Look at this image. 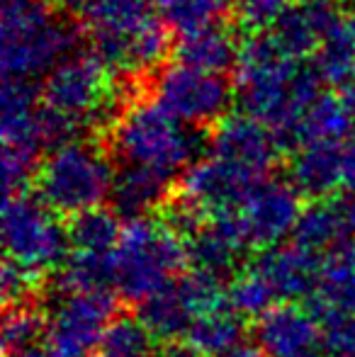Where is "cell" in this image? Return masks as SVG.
<instances>
[{"mask_svg": "<svg viewBox=\"0 0 355 357\" xmlns=\"http://www.w3.org/2000/svg\"><path fill=\"white\" fill-rule=\"evenodd\" d=\"M322 83L314 63L285 56L266 32L239 44L234 90L241 112L268 127L280 146L289 149L302 114L324 95Z\"/></svg>", "mask_w": 355, "mask_h": 357, "instance_id": "1", "label": "cell"}, {"mask_svg": "<svg viewBox=\"0 0 355 357\" xmlns=\"http://www.w3.org/2000/svg\"><path fill=\"white\" fill-rule=\"evenodd\" d=\"M90 54L114 73H146L171 49L156 0H90L81 15Z\"/></svg>", "mask_w": 355, "mask_h": 357, "instance_id": "2", "label": "cell"}, {"mask_svg": "<svg viewBox=\"0 0 355 357\" xmlns=\"http://www.w3.org/2000/svg\"><path fill=\"white\" fill-rule=\"evenodd\" d=\"M204 144L197 129L185 127L153 100L134 102L114 119L112 153L124 165L151 170L166 180L183 173L195 163Z\"/></svg>", "mask_w": 355, "mask_h": 357, "instance_id": "3", "label": "cell"}, {"mask_svg": "<svg viewBox=\"0 0 355 357\" xmlns=\"http://www.w3.org/2000/svg\"><path fill=\"white\" fill-rule=\"evenodd\" d=\"M0 39L5 80H34L71 56L78 29L47 0H3Z\"/></svg>", "mask_w": 355, "mask_h": 357, "instance_id": "4", "label": "cell"}, {"mask_svg": "<svg viewBox=\"0 0 355 357\" xmlns=\"http://www.w3.org/2000/svg\"><path fill=\"white\" fill-rule=\"evenodd\" d=\"M185 263V238L166 219H127L117 248L112 250L114 289L127 301L144 304L180 280Z\"/></svg>", "mask_w": 355, "mask_h": 357, "instance_id": "5", "label": "cell"}, {"mask_svg": "<svg viewBox=\"0 0 355 357\" xmlns=\"http://www.w3.org/2000/svg\"><path fill=\"white\" fill-rule=\"evenodd\" d=\"M114 170L107 153L90 142H76L47 153L39 163L37 197L54 214L76 216L103 207L112 195Z\"/></svg>", "mask_w": 355, "mask_h": 357, "instance_id": "6", "label": "cell"}, {"mask_svg": "<svg viewBox=\"0 0 355 357\" xmlns=\"http://www.w3.org/2000/svg\"><path fill=\"white\" fill-rule=\"evenodd\" d=\"M3 245L10 263L37 280L61 268L71 253L66 226L59 224V214L32 195L5 197Z\"/></svg>", "mask_w": 355, "mask_h": 357, "instance_id": "7", "label": "cell"}, {"mask_svg": "<svg viewBox=\"0 0 355 357\" xmlns=\"http://www.w3.org/2000/svg\"><path fill=\"white\" fill-rule=\"evenodd\" d=\"M299 197L302 195L292 183L266 178L243 199L241 207L209 221L222 224L241 243L243 250L258 248L263 253L278 248L280 241L294 234L299 216L304 212Z\"/></svg>", "mask_w": 355, "mask_h": 357, "instance_id": "8", "label": "cell"}, {"mask_svg": "<svg viewBox=\"0 0 355 357\" xmlns=\"http://www.w3.org/2000/svg\"><path fill=\"white\" fill-rule=\"evenodd\" d=\"M234 98L236 90L227 75L204 73L178 61L163 66L153 80V102L185 127L219 124L229 114Z\"/></svg>", "mask_w": 355, "mask_h": 357, "instance_id": "9", "label": "cell"}, {"mask_svg": "<svg viewBox=\"0 0 355 357\" xmlns=\"http://www.w3.org/2000/svg\"><path fill=\"white\" fill-rule=\"evenodd\" d=\"M114 311L112 291H56L47 314L44 350L49 357H88L98 353L105 331L117 319Z\"/></svg>", "mask_w": 355, "mask_h": 357, "instance_id": "10", "label": "cell"}, {"mask_svg": "<svg viewBox=\"0 0 355 357\" xmlns=\"http://www.w3.org/2000/svg\"><path fill=\"white\" fill-rule=\"evenodd\" d=\"M42 102L49 109L63 114L78 127L98 124L105 109L109 107V83L107 68L86 52H73L59 66L44 75Z\"/></svg>", "mask_w": 355, "mask_h": 357, "instance_id": "11", "label": "cell"}, {"mask_svg": "<svg viewBox=\"0 0 355 357\" xmlns=\"http://www.w3.org/2000/svg\"><path fill=\"white\" fill-rule=\"evenodd\" d=\"M263 175H256L246 168L229 163V160L199 158L190 165L180 178V197L188 207L202 216L204 221L234 212L243 204V199L263 183Z\"/></svg>", "mask_w": 355, "mask_h": 357, "instance_id": "12", "label": "cell"}, {"mask_svg": "<svg viewBox=\"0 0 355 357\" xmlns=\"http://www.w3.org/2000/svg\"><path fill=\"white\" fill-rule=\"evenodd\" d=\"M209 155L229 160V163L246 168L256 175L266 178L268 170L278 160L280 142L268 127L256 122L243 112H232L214 124L207 139Z\"/></svg>", "mask_w": 355, "mask_h": 357, "instance_id": "13", "label": "cell"}, {"mask_svg": "<svg viewBox=\"0 0 355 357\" xmlns=\"http://www.w3.org/2000/svg\"><path fill=\"white\" fill-rule=\"evenodd\" d=\"M256 348L263 357H322L324 326L307 306L280 304L258 319Z\"/></svg>", "mask_w": 355, "mask_h": 357, "instance_id": "14", "label": "cell"}, {"mask_svg": "<svg viewBox=\"0 0 355 357\" xmlns=\"http://www.w3.org/2000/svg\"><path fill=\"white\" fill-rule=\"evenodd\" d=\"M307 309L324 324L355 319V241L319 258Z\"/></svg>", "mask_w": 355, "mask_h": 357, "instance_id": "15", "label": "cell"}, {"mask_svg": "<svg viewBox=\"0 0 355 357\" xmlns=\"http://www.w3.org/2000/svg\"><path fill=\"white\" fill-rule=\"evenodd\" d=\"M343 13L331 0H302L294 3L282 17L270 29L278 49L289 59L304 61L307 56L317 54L324 37L336 27Z\"/></svg>", "mask_w": 355, "mask_h": 357, "instance_id": "16", "label": "cell"}, {"mask_svg": "<svg viewBox=\"0 0 355 357\" xmlns=\"http://www.w3.org/2000/svg\"><path fill=\"white\" fill-rule=\"evenodd\" d=\"M289 183L299 195L328 199V195L348 188L343 144H307L299 146L289 160Z\"/></svg>", "mask_w": 355, "mask_h": 357, "instance_id": "17", "label": "cell"}, {"mask_svg": "<svg viewBox=\"0 0 355 357\" xmlns=\"http://www.w3.org/2000/svg\"><path fill=\"white\" fill-rule=\"evenodd\" d=\"M251 268L266 280L278 301L302 299V296L307 299L317 278L319 258L304 253L297 245H278L263 250L251 263Z\"/></svg>", "mask_w": 355, "mask_h": 357, "instance_id": "18", "label": "cell"}, {"mask_svg": "<svg viewBox=\"0 0 355 357\" xmlns=\"http://www.w3.org/2000/svg\"><path fill=\"white\" fill-rule=\"evenodd\" d=\"M355 241V229L343 204L336 199H322L309 204L297 221L292 245L302 248L314 258H324L333 248Z\"/></svg>", "mask_w": 355, "mask_h": 357, "instance_id": "19", "label": "cell"}, {"mask_svg": "<svg viewBox=\"0 0 355 357\" xmlns=\"http://www.w3.org/2000/svg\"><path fill=\"white\" fill-rule=\"evenodd\" d=\"M168 188H171V180L151 170L122 163L114 170L109 202L117 214H124L127 219H139V216H149L151 209H158L166 202L171 195Z\"/></svg>", "mask_w": 355, "mask_h": 357, "instance_id": "20", "label": "cell"}, {"mask_svg": "<svg viewBox=\"0 0 355 357\" xmlns=\"http://www.w3.org/2000/svg\"><path fill=\"white\" fill-rule=\"evenodd\" d=\"M185 253L192 273L224 280L232 270H236L243 248L222 224L204 221L190 238H185Z\"/></svg>", "mask_w": 355, "mask_h": 357, "instance_id": "21", "label": "cell"}, {"mask_svg": "<svg viewBox=\"0 0 355 357\" xmlns=\"http://www.w3.org/2000/svg\"><path fill=\"white\" fill-rule=\"evenodd\" d=\"M183 340L197 357H229L243 345V316L234 306L202 314L192 321Z\"/></svg>", "mask_w": 355, "mask_h": 357, "instance_id": "22", "label": "cell"}, {"mask_svg": "<svg viewBox=\"0 0 355 357\" xmlns=\"http://www.w3.org/2000/svg\"><path fill=\"white\" fill-rule=\"evenodd\" d=\"M173 52H176L178 63L183 66L197 68L204 73L227 75V71L236 68L239 44L234 42L227 27L217 24V27L202 29V32L178 37Z\"/></svg>", "mask_w": 355, "mask_h": 357, "instance_id": "23", "label": "cell"}, {"mask_svg": "<svg viewBox=\"0 0 355 357\" xmlns=\"http://www.w3.org/2000/svg\"><path fill=\"white\" fill-rule=\"evenodd\" d=\"M353 117L343 107L341 98L324 93L307 112L302 114L297 129L292 134L289 149L297 151L299 146L307 144H346L353 139Z\"/></svg>", "mask_w": 355, "mask_h": 357, "instance_id": "24", "label": "cell"}, {"mask_svg": "<svg viewBox=\"0 0 355 357\" xmlns=\"http://www.w3.org/2000/svg\"><path fill=\"white\" fill-rule=\"evenodd\" d=\"M139 321L146 326L153 338H185V333L195 321V314L190 309V301L185 296L183 287H180V280L168 284L158 294H153L144 304H139Z\"/></svg>", "mask_w": 355, "mask_h": 357, "instance_id": "25", "label": "cell"}, {"mask_svg": "<svg viewBox=\"0 0 355 357\" xmlns=\"http://www.w3.org/2000/svg\"><path fill=\"white\" fill-rule=\"evenodd\" d=\"M122 229L124 226L119 224L117 212L107 207H95L83 214L71 216L66 226L71 253L112 255V250L119 243Z\"/></svg>", "mask_w": 355, "mask_h": 357, "instance_id": "26", "label": "cell"}, {"mask_svg": "<svg viewBox=\"0 0 355 357\" xmlns=\"http://www.w3.org/2000/svg\"><path fill=\"white\" fill-rule=\"evenodd\" d=\"M312 63L324 83L338 88L355 73V24L348 15H343L336 27L324 37Z\"/></svg>", "mask_w": 355, "mask_h": 357, "instance_id": "27", "label": "cell"}, {"mask_svg": "<svg viewBox=\"0 0 355 357\" xmlns=\"http://www.w3.org/2000/svg\"><path fill=\"white\" fill-rule=\"evenodd\" d=\"M229 5L234 0H156V13L168 29L185 37L222 24Z\"/></svg>", "mask_w": 355, "mask_h": 357, "instance_id": "28", "label": "cell"}, {"mask_svg": "<svg viewBox=\"0 0 355 357\" xmlns=\"http://www.w3.org/2000/svg\"><path fill=\"white\" fill-rule=\"evenodd\" d=\"M114 287L112 255L68 253L66 263L56 270V291L81 294V291H109Z\"/></svg>", "mask_w": 355, "mask_h": 357, "instance_id": "29", "label": "cell"}, {"mask_svg": "<svg viewBox=\"0 0 355 357\" xmlns=\"http://www.w3.org/2000/svg\"><path fill=\"white\" fill-rule=\"evenodd\" d=\"M47 319L39 316L29 304L10 306L3 321V350L5 357H22L44 345Z\"/></svg>", "mask_w": 355, "mask_h": 357, "instance_id": "30", "label": "cell"}, {"mask_svg": "<svg viewBox=\"0 0 355 357\" xmlns=\"http://www.w3.org/2000/svg\"><path fill=\"white\" fill-rule=\"evenodd\" d=\"M153 335L146 326L132 316H117L105 331L95 357H156Z\"/></svg>", "mask_w": 355, "mask_h": 357, "instance_id": "31", "label": "cell"}, {"mask_svg": "<svg viewBox=\"0 0 355 357\" xmlns=\"http://www.w3.org/2000/svg\"><path fill=\"white\" fill-rule=\"evenodd\" d=\"M229 299L241 316H256V319H263L268 311L280 306L273 289L251 265L243 268L239 275H234L232 284H229Z\"/></svg>", "mask_w": 355, "mask_h": 357, "instance_id": "32", "label": "cell"}, {"mask_svg": "<svg viewBox=\"0 0 355 357\" xmlns=\"http://www.w3.org/2000/svg\"><path fill=\"white\" fill-rule=\"evenodd\" d=\"M292 5V0H234V13L248 29H273Z\"/></svg>", "mask_w": 355, "mask_h": 357, "instance_id": "33", "label": "cell"}, {"mask_svg": "<svg viewBox=\"0 0 355 357\" xmlns=\"http://www.w3.org/2000/svg\"><path fill=\"white\" fill-rule=\"evenodd\" d=\"M37 284H39V280L34 278V275L24 273L22 268H17L15 263L5 260L3 278H0V289H3V301L8 304V309L10 306L24 304V299L32 294V289Z\"/></svg>", "mask_w": 355, "mask_h": 357, "instance_id": "34", "label": "cell"}, {"mask_svg": "<svg viewBox=\"0 0 355 357\" xmlns=\"http://www.w3.org/2000/svg\"><path fill=\"white\" fill-rule=\"evenodd\" d=\"M343 158H346V180L348 190H355V137L343 144Z\"/></svg>", "mask_w": 355, "mask_h": 357, "instance_id": "35", "label": "cell"}, {"mask_svg": "<svg viewBox=\"0 0 355 357\" xmlns=\"http://www.w3.org/2000/svg\"><path fill=\"white\" fill-rule=\"evenodd\" d=\"M338 98H341L343 107L348 109V114H351L353 122H355V73L341 85V93H338Z\"/></svg>", "mask_w": 355, "mask_h": 357, "instance_id": "36", "label": "cell"}, {"mask_svg": "<svg viewBox=\"0 0 355 357\" xmlns=\"http://www.w3.org/2000/svg\"><path fill=\"white\" fill-rule=\"evenodd\" d=\"M63 13H73V15H83L86 8L90 5V0H54Z\"/></svg>", "mask_w": 355, "mask_h": 357, "instance_id": "37", "label": "cell"}, {"mask_svg": "<svg viewBox=\"0 0 355 357\" xmlns=\"http://www.w3.org/2000/svg\"><path fill=\"white\" fill-rule=\"evenodd\" d=\"M158 357H197V355L188 348H176V345H171V348H166Z\"/></svg>", "mask_w": 355, "mask_h": 357, "instance_id": "38", "label": "cell"}, {"mask_svg": "<svg viewBox=\"0 0 355 357\" xmlns=\"http://www.w3.org/2000/svg\"><path fill=\"white\" fill-rule=\"evenodd\" d=\"M229 357H263V353L258 348H248V345H241L236 353H232Z\"/></svg>", "mask_w": 355, "mask_h": 357, "instance_id": "39", "label": "cell"}, {"mask_svg": "<svg viewBox=\"0 0 355 357\" xmlns=\"http://www.w3.org/2000/svg\"><path fill=\"white\" fill-rule=\"evenodd\" d=\"M322 357H355V350H326Z\"/></svg>", "mask_w": 355, "mask_h": 357, "instance_id": "40", "label": "cell"}, {"mask_svg": "<svg viewBox=\"0 0 355 357\" xmlns=\"http://www.w3.org/2000/svg\"><path fill=\"white\" fill-rule=\"evenodd\" d=\"M22 357H49V353L44 350V345L39 350H34V353H27V355H22Z\"/></svg>", "mask_w": 355, "mask_h": 357, "instance_id": "41", "label": "cell"}]
</instances>
